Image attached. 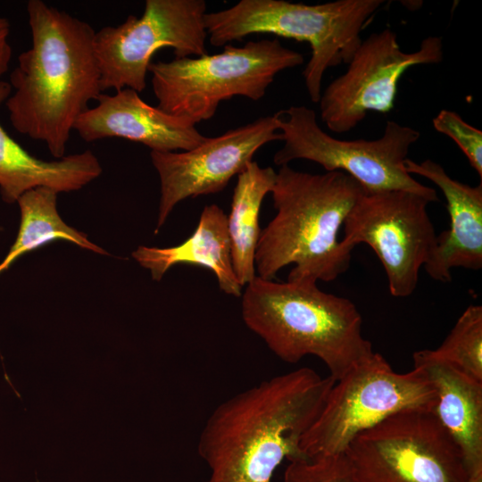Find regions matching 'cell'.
<instances>
[{"mask_svg":"<svg viewBox=\"0 0 482 482\" xmlns=\"http://www.w3.org/2000/svg\"><path fill=\"white\" fill-rule=\"evenodd\" d=\"M280 112L207 137L181 153L151 151V161L160 179L157 234L173 208L188 197L222 191L229 180L244 171L264 145L281 140Z\"/></svg>","mask_w":482,"mask_h":482,"instance_id":"13","label":"cell"},{"mask_svg":"<svg viewBox=\"0 0 482 482\" xmlns=\"http://www.w3.org/2000/svg\"><path fill=\"white\" fill-rule=\"evenodd\" d=\"M443 57L440 37H428L417 51L406 53L393 30L372 33L362 40L345 72L321 92L318 103L322 121L332 132L345 133L369 112H389L403 73L415 65L438 63Z\"/></svg>","mask_w":482,"mask_h":482,"instance_id":"12","label":"cell"},{"mask_svg":"<svg viewBox=\"0 0 482 482\" xmlns=\"http://www.w3.org/2000/svg\"><path fill=\"white\" fill-rule=\"evenodd\" d=\"M435 129L454 141L470 166L482 178V131L453 111L441 110L433 119Z\"/></svg>","mask_w":482,"mask_h":482,"instance_id":"23","label":"cell"},{"mask_svg":"<svg viewBox=\"0 0 482 482\" xmlns=\"http://www.w3.org/2000/svg\"><path fill=\"white\" fill-rule=\"evenodd\" d=\"M303 63L301 53L275 38L228 44L215 54L152 62L148 72L157 107L196 124L212 118L221 101L262 98L278 73Z\"/></svg>","mask_w":482,"mask_h":482,"instance_id":"6","label":"cell"},{"mask_svg":"<svg viewBox=\"0 0 482 482\" xmlns=\"http://www.w3.org/2000/svg\"><path fill=\"white\" fill-rule=\"evenodd\" d=\"M468 482H482V473L470 477Z\"/></svg>","mask_w":482,"mask_h":482,"instance_id":"25","label":"cell"},{"mask_svg":"<svg viewBox=\"0 0 482 482\" xmlns=\"http://www.w3.org/2000/svg\"><path fill=\"white\" fill-rule=\"evenodd\" d=\"M10 22L0 15V80L1 77L7 72L12 59V50L9 43Z\"/></svg>","mask_w":482,"mask_h":482,"instance_id":"24","label":"cell"},{"mask_svg":"<svg viewBox=\"0 0 482 482\" xmlns=\"http://www.w3.org/2000/svg\"><path fill=\"white\" fill-rule=\"evenodd\" d=\"M279 112L284 145L274 154L275 164L308 160L326 171L346 173L368 194L403 190L429 202L438 201L434 188L422 185L405 170L410 148L420 137L419 130L388 120L379 138L342 140L321 129L312 109L291 106Z\"/></svg>","mask_w":482,"mask_h":482,"instance_id":"7","label":"cell"},{"mask_svg":"<svg viewBox=\"0 0 482 482\" xmlns=\"http://www.w3.org/2000/svg\"><path fill=\"white\" fill-rule=\"evenodd\" d=\"M413 368L436 394L434 413L459 447L470 477L482 473V381L436 356L433 350L413 353Z\"/></svg>","mask_w":482,"mask_h":482,"instance_id":"16","label":"cell"},{"mask_svg":"<svg viewBox=\"0 0 482 482\" xmlns=\"http://www.w3.org/2000/svg\"><path fill=\"white\" fill-rule=\"evenodd\" d=\"M357 482H468L461 453L433 410L397 412L344 453Z\"/></svg>","mask_w":482,"mask_h":482,"instance_id":"9","label":"cell"},{"mask_svg":"<svg viewBox=\"0 0 482 482\" xmlns=\"http://www.w3.org/2000/svg\"><path fill=\"white\" fill-rule=\"evenodd\" d=\"M409 174L432 181L444 194L450 227L436 235L435 246L424 265L430 278L440 282L452 280V270L482 268V184L471 187L452 179L437 162L428 159L404 162Z\"/></svg>","mask_w":482,"mask_h":482,"instance_id":"15","label":"cell"},{"mask_svg":"<svg viewBox=\"0 0 482 482\" xmlns=\"http://www.w3.org/2000/svg\"><path fill=\"white\" fill-rule=\"evenodd\" d=\"M433 352L468 376L482 381V306H468Z\"/></svg>","mask_w":482,"mask_h":482,"instance_id":"21","label":"cell"},{"mask_svg":"<svg viewBox=\"0 0 482 482\" xmlns=\"http://www.w3.org/2000/svg\"><path fill=\"white\" fill-rule=\"evenodd\" d=\"M364 193L345 172L312 174L282 165L270 192L277 212L261 230L256 245V276L272 280L291 263L287 281L328 282L345 272L353 250L338 235Z\"/></svg>","mask_w":482,"mask_h":482,"instance_id":"3","label":"cell"},{"mask_svg":"<svg viewBox=\"0 0 482 482\" xmlns=\"http://www.w3.org/2000/svg\"><path fill=\"white\" fill-rule=\"evenodd\" d=\"M284 482H357L345 453L289 461Z\"/></svg>","mask_w":482,"mask_h":482,"instance_id":"22","label":"cell"},{"mask_svg":"<svg viewBox=\"0 0 482 482\" xmlns=\"http://www.w3.org/2000/svg\"><path fill=\"white\" fill-rule=\"evenodd\" d=\"M384 0H337L317 4L285 0H241L204 15L209 42L224 46L252 34H273L307 42L311 58L303 76L318 103L325 71L348 63L362 42L361 31Z\"/></svg>","mask_w":482,"mask_h":482,"instance_id":"5","label":"cell"},{"mask_svg":"<svg viewBox=\"0 0 482 482\" xmlns=\"http://www.w3.org/2000/svg\"><path fill=\"white\" fill-rule=\"evenodd\" d=\"M27 13L31 46L10 75L13 91L5 106L16 131L45 143L60 159L77 120L103 92L96 31L42 0H29Z\"/></svg>","mask_w":482,"mask_h":482,"instance_id":"2","label":"cell"},{"mask_svg":"<svg viewBox=\"0 0 482 482\" xmlns=\"http://www.w3.org/2000/svg\"><path fill=\"white\" fill-rule=\"evenodd\" d=\"M276 174L271 167L263 168L252 161L237 175L227 223L233 270L242 287L256 277L254 254L261 234L259 213L264 197L275 184Z\"/></svg>","mask_w":482,"mask_h":482,"instance_id":"19","label":"cell"},{"mask_svg":"<svg viewBox=\"0 0 482 482\" xmlns=\"http://www.w3.org/2000/svg\"><path fill=\"white\" fill-rule=\"evenodd\" d=\"M132 257L160 281L176 264L199 265L213 272L220 289L241 297L242 287L233 270L227 215L217 204L204 207L193 234L180 245L170 247L138 246Z\"/></svg>","mask_w":482,"mask_h":482,"instance_id":"18","label":"cell"},{"mask_svg":"<svg viewBox=\"0 0 482 482\" xmlns=\"http://www.w3.org/2000/svg\"><path fill=\"white\" fill-rule=\"evenodd\" d=\"M241 297L245 324L284 362L316 356L337 381L375 353L362 334L355 304L323 292L317 282H274L256 276Z\"/></svg>","mask_w":482,"mask_h":482,"instance_id":"4","label":"cell"},{"mask_svg":"<svg viewBox=\"0 0 482 482\" xmlns=\"http://www.w3.org/2000/svg\"><path fill=\"white\" fill-rule=\"evenodd\" d=\"M335 382L303 367L219 404L198 440V453L210 470L204 482H272L284 459L309 458L300 448L301 438Z\"/></svg>","mask_w":482,"mask_h":482,"instance_id":"1","label":"cell"},{"mask_svg":"<svg viewBox=\"0 0 482 482\" xmlns=\"http://www.w3.org/2000/svg\"><path fill=\"white\" fill-rule=\"evenodd\" d=\"M435 404L434 388L419 370L397 373L374 353L335 382L300 448L307 457L344 453L358 434L389 416Z\"/></svg>","mask_w":482,"mask_h":482,"instance_id":"8","label":"cell"},{"mask_svg":"<svg viewBox=\"0 0 482 482\" xmlns=\"http://www.w3.org/2000/svg\"><path fill=\"white\" fill-rule=\"evenodd\" d=\"M429 203L409 191L365 192L345 219L342 244L353 250L363 243L374 251L395 297L415 291L420 270L435 246Z\"/></svg>","mask_w":482,"mask_h":482,"instance_id":"11","label":"cell"},{"mask_svg":"<svg viewBox=\"0 0 482 482\" xmlns=\"http://www.w3.org/2000/svg\"><path fill=\"white\" fill-rule=\"evenodd\" d=\"M12 93L9 82L0 80V104ZM91 150L64 155L54 161L38 159L27 152L0 124V193L8 204L26 192L48 187L56 192L81 189L102 173Z\"/></svg>","mask_w":482,"mask_h":482,"instance_id":"17","label":"cell"},{"mask_svg":"<svg viewBox=\"0 0 482 482\" xmlns=\"http://www.w3.org/2000/svg\"><path fill=\"white\" fill-rule=\"evenodd\" d=\"M138 94L130 88L101 94L96 106L79 116L73 130L86 142L120 137L162 153L187 151L207 138L191 120L150 105Z\"/></svg>","mask_w":482,"mask_h":482,"instance_id":"14","label":"cell"},{"mask_svg":"<svg viewBox=\"0 0 482 482\" xmlns=\"http://www.w3.org/2000/svg\"><path fill=\"white\" fill-rule=\"evenodd\" d=\"M57 195L58 192L54 189L37 187L19 198V231L7 255L0 263V273L24 253L57 240L72 243L99 254H109L104 249L92 243L86 234L62 220L57 211Z\"/></svg>","mask_w":482,"mask_h":482,"instance_id":"20","label":"cell"},{"mask_svg":"<svg viewBox=\"0 0 482 482\" xmlns=\"http://www.w3.org/2000/svg\"><path fill=\"white\" fill-rule=\"evenodd\" d=\"M206 7L204 0H146L141 16L129 15L117 26L96 31L102 91H144L151 59L159 49L172 48L176 58L206 54Z\"/></svg>","mask_w":482,"mask_h":482,"instance_id":"10","label":"cell"}]
</instances>
